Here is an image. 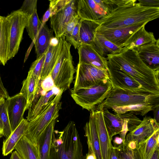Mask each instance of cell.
Instances as JSON below:
<instances>
[{
    "mask_svg": "<svg viewBox=\"0 0 159 159\" xmlns=\"http://www.w3.org/2000/svg\"><path fill=\"white\" fill-rule=\"evenodd\" d=\"M109 79L113 87L143 95H156L147 91L121 68L107 61Z\"/></svg>",
    "mask_w": 159,
    "mask_h": 159,
    "instance_id": "obj_9",
    "label": "cell"
},
{
    "mask_svg": "<svg viewBox=\"0 0 159 159\" xmlns=\"http://www.w3.org/2000/svg\"><path fill=\"white\" fill-rule=\"evenodd\" d=\"M77 49L78 63L90 65L100 70H107V58L101 56L92 45L82 44Z\"/></svg>",
    "mask_w": 159,
    "mask_h": 159,
    "instance_id": "obj_18",
    "label": "cell"
},
{
    "mask_svg": "<svg viewBox=\"0 0 159 159\" xmlns=\"http://www.w3.org/2000/svg\"><path fill=\"white\" fill-rule=\"evenodd\" d=\"M2 136V135L1 133H0V139Z\"/></svg>",
    "mask_w": 159,
    "mask_h": 159,
    "instance_id": "obj_53",
    "label": "cell"
},
{
    "mask_svg": "<svg viewBox=\"0 0 159 159\" xmlns=\"http://www.w3.org/2000/svg\"><path fill=\"white\" fill-rule=\"evenodd\" d=\"M59 42V38H57L56 37H53L51 39L50 45L52 46L57 45Z\"/></svg>",
    "mask_w": 159,
    "mask_h": 159,
    "instance_id": "obj_48",
    "label": "cell"
},
{
    "mask_svg": "<svg viewBox=\"0 0 159 159\" xmlns=\"http://www.w3.org/2000/svg\"><path fill=\"white\" fill-rule=\"evenodd\" d=\"M50 17V12L48 8L44 14L42 20V25L44 24Z\"/></svg>",
    "mask_w": 159,
    "mask_h": 159,
    "instance_id": "obj_45",
    "label": "cell"
},
{
    "mask_svg": "<svg viewBox=\"0 0 159 159\" xmlns=\"http://www.w3.org/2000/svg\"><path fill=\"white\" fill-rule=\"evenodd\" d=\"M46 53L39 58L36 59L33 62L29 71L36 77L37 80L39 81H41V75Z\"/></svg>",
    "mask_w": 159,
    "mask_h": 159,
    "instance_id": "obj_36",
    "label": "cell"
},
{
    "mask_svg": "<svg viewBox=\"0 0 159 159\" xmlns=\"http://www.w3.org/2000/svg\"><path fill=\"white\" fill-rule=\"evenodd\" d=\"M113 141L114 145V146L115 147H117L120 145L124 143L122 138L120 137H115Z\"/></svg>",
    "mask_w": 159,
    "mask_h": 159,
    "instance_id": "obj_44",
    "label": "cell"
},
{
    "mask_svg": "<svg viewBox=\"0 0 159 159\" xmlns=\"http://www.w3.org/2000/svg\"><path fill=\"white\" fill-rule=\"evenodd\" d=\"M103 116L105 126L110 139L119 134L125 142L128 130V126L131 127L135 120L134 114L128 113L122 114H113L107 109L103 108Z\"/></svg>",
    "mask_w": 159,
    "mask_h": 159,
    "instance_id": "obj_10",
    "label": "cell"
},
{
    "mask_svg": "<svg viewBox=\"0 0 159 159\" xmlns=\"http://www.w3.org/2000/svg\"><path fill=\"white\" fill-rule=\"evenodd\" d=\"M6 17L10 24L8 60L17 53L29 17L20 9L13 11Z\"/></svg>",
    "mask_w": 159,
    "mask_h": 159,
    "instance_id": "obj_8",
    "label": "cell"
},
{
    "mask_svg": "<svg viewBox=\"0 0 159 159\" xmlns=\"http://www.w3.org/2000/svg\"><path fill=\"white\" fill-rule=\"evenodd\" d=\"M107 59L109 62L121 68L146 90L159 95V72L147 66L135 50H123L117 54L108 56Z\"/></svg>",
    "mask_w": 159,
    "mask_h": 159,
    "instance_id": "obj_3",
    "label": "cell"
},
{
    "mask_svg": "<svg viewBox=\"0 0 159 159\" xmlns=\"http://www.w3.org/2000/svg\"><path fill=\"white\" fill-rule=\"evenodd\" d=\"M109 13L108 0H79L77 13L82 20L98 21Z\"/></svg>",
    "mask_w": 159,
    "mask_h": 159,
    "instance_id": "obj_12",
    "label": "cell"
},
{
    "mask_svg": "<svg viewBox=\"0 0 159 159\" xmlns=\"http://www.w3.org/2000/svg\"><path fill=\"white\" fill-rule=\"evenodd\" d=\"M99 25L98 21L81 20L79 33L81 44H92L97 29Z\"/></svg>",
    "mask_w": 159,
    "mask_h": 159,
    "instance_id": "obj_31",
    "label": "cell"
},
{
    "mask_svg": "<svg viewBox=\"0 0 159 159\" xmlns=\"http://www.w3.org/2000/svg\"><path fill=\"white\" fill-rule=\"evenodd\" d=\"M41 81H38L31 73L28 71L26 78L23 82L20 92L26 101L25 111L32 106L40 90Z\"/></svg>",
    "mask_w": 159,
    "mask_h": 159,
    "instance_id": "obj_22",
    "label": "cell"
},
{
    "mask_svg": "<svg viewBox=\"0 0 159 159\" xmlns=\"http://www.w3.org/2000/svg\"><path fill=\"white\" fill-rule=\"evenodd\" d=\"M136 0L114 7L106 16L98 20L97 30L124 27L141 23H148L159 16V7L141 6Z\"/></svg>",
    "mask_w": 159,
    "mask_h": 159,
    "instance_id": "obj_2",
    "label": "cell"
},
{
    "mask_svg": "<svg viewBox=\"0 0 159 159\" xmlns=\"http://www.w3.org/2000/svg\"><path fill=\"white\" fill-rule=\"evenodd\" d=\"M53 31L46 24L42 25L35 40L34 44L36 59L46 53L50 45L51 39L53 37Z\"/></svg>",
    "mask_w": 159,
    "mask_h": 159,
    "instance_id": "obj_29",
    "label": "cell"
},
{
    "mask_svg": "<svg viewBox=\"0 0 159 159\" xmlns=\"http://www.w3.org/2000/svg\"><path fill=\"white\" fill-rule=\"evenodd\" d=\"M159 129L156 131L144 141L138 145L142 159H150L156 150L159 148Z\"/></svg>",
    "mask_w": 159,
    "mask_h": 159,
    "instance_id": "obj_32",
    "label": "cell"
},
{
    "mask_svg": "<svg viewBox=\"0 0 159 159\" xmlns=\"http://www.w3.org/2000/svg\"><path fill=\"white\" fill-rule=\"evenodd\" d=\"M147 23H139L133 25L117 28L97 30L96 32L103 35L108 40L123 48L130 36Z\"/></svg>",
    "mask_w": 159,
    "mask_h": 159,
    "instance_id": "obj_14",
    "label": "cell"
},
{
    "mask_svg": "<svg viewBox=\"0 0 159 159\" xmlns=\"http://www.w3.org/2000/svg\"><path fill=\"white\" fill-rule=\"evenodd\" d=\"M159 129V124L150 116H145L140 124L126 136L125 142H135L137 145L151 136Z\"/></svg>",
    "mask_w": 159,
    "mask_h": 159,
    "instance_id": "obj_16",
    "label": "cell"
},
{
    "mask_svg": "<svg viewBox=\"0 0 159 159\" xmlns=\"http://www.w3.org/2000/svg\"><path fill=\"white\" fill-rule=\"evenodd\" d=\"M56 119L53 120L40 135L37 145L39 159H49L52 141L54 134Z\"/></svg>",
    "mask_w": 159,
    "mask_h": 159,
    "instance_id": "obj_23",
    "label": "cell"
},
{
    "mask_svg": "<svg viewBox=\"0 0 159 159\" xmlns=\"http://www.w3.org/2000/svg\"><path fill=\"white\" fill-rule=\"evenodd\" d=\"M91 45L101 56L106 58L109 55L117 54L123 50L122 48L119 47L96 32Z\"/></svg>",
    "mask_w": 159,
    "mask_h": 159,
    "instance_id": "obj_26",
    "label": "cell"
},
{
    "mask_svg": "<svg viewBox=\"0 0 159 159\" xmlns=\"http://www.w3.org/2000/svg\"><path fill=\"white\" fill-rule=\"evenodd\" d=\"M99 105L112 109L117 114L130 113L143 116L159 106V95H141L112 87Z\"/></svg>",
    "mask_w": 159,
    "mask_h": 159,
    "instance_id": "obj_1",
    "label": "cell"
},
{
    "mask_svg": "<svg viewBox=\"0 0 159 159\" xmlns=\"http://www.w3.org/2000/svg\"><path fill=\"white\" fill-rule=\"evenodd\" d=\"M108 159H120L117 148L113 145L111 146L109 150Z\"/></svg>",
    "mask_w": 159,
    "mask_h": 159,
    "instance_id": "obj_43",
    "label": "cell"
},
{
    "mask_svg": "<svg viewBox=\"0 0 159 159\" xmlns=\"http://www.w3.org/2000/svg\"><path fill=\"white\" fill-rule=\"evenodd\" d=\"M7 91L4 86L0 74V94L4 95L7 93Z\"/></svg>",
    "mask_w": 159,
    "mask_h": 159,
    "instance_id": "obj_46",
    "label": "cell"
},
{
    "mask_svg": "<svg viewBox=\"0 0 159 159\" xmlns=\"http://www.w3.org/2000/svg\"><path fill=\"white\" fill-rule=\"evenodd\" d=\"M10 27V23L6 17L0 15V63L3 66L8 61Z\"/></svg>",
    "mask_w": 159,
    "mask_h": 159,
    "instance_id": "obj_28",
    "label": "cell"
},
{
    "mask_svg": "<svg viewBox=\"0 0 159 159\" xmlns=\"http://www.w3.org/2000/svg\"><path fill=\"white\" fill-rule=\"evenodd\" d=\"M55 87L53 80L51 75L44 79L41 81V89L44 92H47Z\"/></svg>",
    "mask_w": 159,
    "mask_h": 159,
    "instance_id": "obj_40",
    "label": "cell"
},
{
    "mask_svg": "<svg viewBox=\"0 0 159 159\" xmlns=\"http://www.w3.org/2000/svg\"><path fill=\"white\" fill-rule=\"evenodd\" d=\"M29 122L23 118L22 121L12 132L10 135L3 143L2 148L3 156H7L15 149V148L21 138L25 135L27 129Z\"/></svg>",
    "mask_w": 159,
    "mask_h": 159,
    "instance_id": "obj_27",
    "label": "cell"
},
{
    "mask_svg": "<svg viewBox=\"0 0 159 159\" xmlns=\"http://www.w3.org/2000/svg\"><path fill=\"white\" fill-rule=\"evenodd\" d=\"M10 159H21L16 151L12 152Z\"/></svg>",
    "mask_w": 159,
    "mask_h": 159,
    "instance_id": "obj_49",
    "label": "cell"
},
{
    "mask_svg": "<svg viewBox=\"0 0 159 159\" xmlns=\"http://www.w3.org/2000/svg\"><path fill=\"white\" fill-rule=\"evenodd\" d=\"M81 21L80 19L70 35L65 38L66 40L74 46L75 49H78L81 45L79 33Z\"/></svg>",
    "mask_w": 159,
    "mask_h": 159,
    "instance_id": "obj_37",
    "label": "cell"
},
{
    "mask_svg": "<svg viewBox=\"0 0 159 159\" xmlns=\"http://www.w3.org/2000/svg\"><path fill=\"white\" fill-rule=\"evenodd\" d=\"M41 91L39 99L29 109L27 119L28 122L32 120L44 111L60 90L55 87L47 92L42 90Z\"/></svg>",
    "mask_w": 159,
    "mask_h": 159,
    "instance_id": "obj_21",
    "label": "cell"
},
{
    "mask_svg": "<svg viewBox=\"0 0 159 159\" xmlns=\"http://www.w3.org/2000/svg\"><path fill=\"white\" fill-rule=\"evenodd\" d=\"M42 25V22L39 18L36 9L28 17L25 27L29 36L33 42L37 37Z\"/></svg>",
    "mask_w": 159,
    "mask_h": 159,
    "instance_id": "obj_34",
    "label": "cell"
},
{
    "mask_svg": "<svg viewBox=\"0 0 159 159\" xmlns=\"http://www.w3.org/2000/svg\"><path fill=\"white\" fill-rule=\"evenodd\" d=\"M65 39L63 36L59 38V42L56 46L49 45L45 54L41 75V81L51 75L60 54Z\"/></svg>",
    "mask_w": 159,
    "mask_h": 159,
    "instance_id": "obj_24",
    "label": "cell"
},
{
    "mask_svg": "<svg viewBox=\"0 0 159 159\" xmlns=\"http://www.w3.org/2000/svg\"><path fill=\"white\" fill-rule=\"evenodd\" d=\"M87 139L88 152L93 153L96 159H102L99 142L93 110L90 111L88 121L84 127Z\"/></svg>",
    "mask_w": 159,
    "mask_h": 159,
    "instance_id": "obj_20",
    "label": "cell"
},
{
    "mask_svg": "<svg viewBox=\"0 0 159 159\" xmlns=\"http://www.w3.org/2000/svg\"><path fill=\"white\" fill-rule=\"evenodd\" d=\"M71 45L65 39L51 76L55 87L64 91L69 89L75 72L70 52Z\"/></svg>",
    "mask_w": 159,
    "mask_h": 159,
    "instance_id": "obj_6",
    "label": "cell"
},
{
    "mask_svg": "<svg viewBox=\"0 0 159 159\" xmlns=\"http://www.w3.org/2000/svg\"><path fill=\"white\" fill-rule=\"evenodd\" d=\"M105 79H109L107 70H100L91 65L78 63L73 89L90 88Z\"/></svg>",
    "mask_w": 159,
    "mask_h": 159,
    "instance_id": "obj_11",
    "label": "cell"
},
{
    "mask_svg": "<svg viewBox=\"0 0 159 159\" xmlns=\"http://www.w3.org/2000/svg\"><path fill=\"white\" fill-rule=\"evenodd\" d=\"M145 27H141L130 36L125 44L123 50L135 49L156 41L153 33L147 31Z\"/></svg>",
    "mask_w": 159,
    "mask_h": 159,
    "instance_id": "obj_25",
    "label": "cell"
},
{
    "mask_svg": "<svg viewBox=\"0 0 159 159\" xmlns=\"http://www.w3.org/2000/svg\"><path fill=\"white\" fill-rule=\"evenodd\" d=\"M64 92L63 89L61 90L45 110L29 122L25 135L35 144L37 145L40 135L48 125L59 116V112L61 108L60 100Z\"/></svg>",
    "mask_w": 159,
    "mask_h": 159,
    "instance_id": "obj_7",
    "label": "cell"
},
{
    "mask_svg": "<svg viewBox=\"0 0 159 159\" xmlns=\"http://www.w3.org/2000/svg\"><path fill=\"white\" fill-rule=\"evenodd\" d=\"M140 59L148 67L159 72V39L135 49Z\"/></svg>",
    "mask_w": 159,
    "mask_h": 159,
    "instance_id": "obj_19",
    "label": "cell"
},
{
    "mask_svg": "<svg viewBox=\"0 0 159 159\" xmlns=\"http://www.w3.org/2000/svg\"><path fill=\"white\" fill-rule=\"evenodd\" d=\"M71 0H50L49 9L50 12V17L64 8L71 2Z\"/></svg>",
    "mask_w": 159,
    "mask_h": 159,
    "instance_id": "obj_38",
    "label": "cell"
},
{
    "mask_svg": "<svg viewBox=\"0 0 159 159\" xmlns=\"http://www.w3.org/2000/svg\"><path fill=\"white\" fill-rule=\"evenodd\" d=\"M37 0H25L20 9L23 12L29 17L37 9Z\"/></svg>",
    "mask_w": 159,
    "mask_h": 159,
    "instance_id": "obj_39",
    "label": "cell"
},
{
    "mask_svg": "<svg viewBox=\"0 0 159 159\" xmlns=\"http://www.w3.org/2000/svg\"><path fill=\"white\" fill-rule=\"evenodd\" d=\"M85 159H96L94 154L91 152H88L85 156Z\"/></svg>",
    "mask_w": 159,
    "mask_h": 159,
    "instance_id": "obj_50",
    "label": "cell"
},
{
    "mask_svg": "<svg viewBox=\"0 0 159 159\" xmlns=\"http://www.w3.org/2000/svg\"><path fill=\"white\" fill-rule=\"evenodd\" d=\"M15 149L21 159H39L37 145L25 135L17 143Z\"/></svg>",
    "mask_w": 159,
    "mask_h": 159,
    "instance_id": "obj_30",
    "label": "cell"
},
{
    "mask_svg": "<svg viewBox=\"0 0 159 159\" xmlns=\"http://www.w3.org/2000/svg\"><path fill=\"white\" fill-rule=\"evenodd\" d=\"M154 111V119L159 124V106L153 110Z\"/></svg>",
    "mask_w": 159,
    "mask_h": 159,
    "instance_id": "obj_47",
    "label": "cell"
},
{
    "mask_svg": "<svg viewBox=\"0 0 159 159\" xmlns=\"http://www.w3.org/2000/svg\"><path fill=\"white\" fill-rule=\"evenodd\" d=\"M5 99L0 95V105Z\"/></svg>",
    "mask_w": 159,
    "mask_h": 159,
    "instance_id": "obj_52",
    "label": "cell"
},
{
    "mask_svg": "<svg viewBox=\"0 0 159 159\" xmlns=\"http://www.w3.org/2000/svg\"><path fill=\"white\" fill-rule=\"evenodd\" d=\"M80 19L77 15L68 23L63 34V37L66 38L70 35Z\"/></svg>",
    "mask_w": 159,
    "mask_h": 159,
    "instance_id": "obj_41",
    "label": "cell"
},
{
    "mask_svg": "<svg viewBox=\"0 0 159 159\" xmlns=\"http://www.w3.org/2000/svg\"><path fill=\"white\" fill-rule=\"evenodd\" d=\"M150 159H159V148L156 150Z\"/></svg>",
    "mask_w": 159,
    "mask_h": 159,
    "instance_id": "obj_51",
    "label": "cell"
},
{
    "mask_svg": "<svg viewBox=\"0 0 159 159\" xmlns=\"http://www.w3.org/2000/svg\"><path fill=\"white\" fill-rule=\"evenodd\" d=\"M103 107L99 105L94 110V118L99 139L102 159H108L110 149L112 145L104 121Z\"/></svg>",
    "mask_w": 159,
    "mask_h": 159,
    "instance_id": "obj_15",
    "label": "cell"
},
{
    "mask_svg": "<svg viewBox=\"0 0 159 159\" xmlns=\"http://www.w3.org/2000/svg\"><path fill=\"white\" fill-rule=\"evenodd\" d=\"M112 87L109 79L102 80L89 88L70 90L71 96L75 103L89 111L94 110L109 94Z\"/></svg>",
    "mask_w": 159,
    "mask_h": 159,
    "instance_id": "obj_5",
    "label": "cell"
},
{
    "mask_svg": "<svg viewBox=\"0 0 159 159\" xmlns=\"http://www.w3.org/2000/svg\"><path fill=\"white\" fill-rule=\"evenodd\" d=\"M58 137L53 136L49 159H85L83 146L74 122L70 121Z\"/></svg>",
    "mask_w": 159,
    "mask_h": 159,
    "instance_id": "obj_4",
    "label": "cell"
},
{
    "mask_svg": "<svg viewBox=\"0 0 159 159\" xmlns=\"http://www.w3.org/2000/svg\"><path fill=\"white\" fill-rule=\"evenodd\" d=\"M77 1L71 0L64 8L50 18V27L56 37H63L68 23L78 15Z\"/></svg>",
    "mask_w": 159,
    "mask_h": 159,
    "instance_id": "obj_13",
    "label": "cell"
},
{
    "mask_svg": "<svg viewBox=\"0 0 159 159\" xmlns=\"http://www.w3.org/2000/svg\"><path fill=\"white\" fill-rule=\"evenodd\" d=\"M6 100L8 116L12 132L23 119L26 101L20 93L9 97Z\"/></svg>",
    "mask_w": 159,
    "mask_h": 159,
    "instance_id": "obj_17",
    "label": "cell"
},
{
    "mask_svg": "<svg viewBox=\"0 0 159 159\" xmlns=\"http://www.w3.org/2000/svg\"><path fill=\"white\" fill-rule=\"evenodd\" d=\"M138 1L141 6L159 7V0H138Z\"/></svg>",
    "mask_w": 159,
    "mask_h": 159,
    "instance_id": "obj_42",
    "label": "cell"
},
{
    "mask_svg": "<svg viewBox=\"0 0 159 159\" xmlns=\"http://www.w3.org/2000/svg\"><path fill=\"white\" fill-rule=\"evenodd\" d=\"M116 147L120 159H142L138 148L131 149L125 143Z\"/></svg>",
    "mask_w": 159,
    "mask_h": 159,
    "instance_id": "obj_35",
    "label": "cell"
},
{
    "mask_svg": "<svg viewBox=\"0 0 159 159\" xmlns=\"http://www.w3.org/2000/svg\"><path fill=\"white\" fill-rule=\"evenodd\" d=\"M12 132L7 112V103L5 99L0 105V133L7 138Z\"/></svg>",
    "mask_w": 159,
    "mask_h": 159,
    "instance_id": "obj_33",
    "label": "cell"
}]
</instances>
